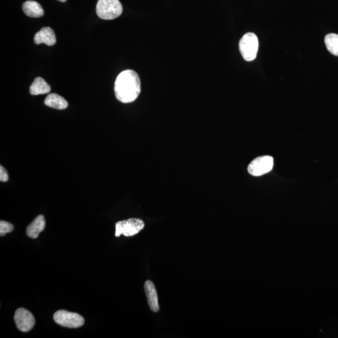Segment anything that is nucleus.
Masks as SVG:
<instances>
[{"mask_svg":"<svg viewBox=\"0 0 338 338\" xmlns=\"http://www.w3.org/2000/svg\"><path fill=\"white\" fill-rule=\"evenodd\" d=\"M117 99L124 103L134 102L140 95L141 84L136 71L127 70L117 77L114 86Z\"/></svg>","mask_w":338,"mask_h":338,"instance_id":"nucleus-1","label":"nucleus"},{"mask_svg":"<svg viewBox=\"0 0 338 338\" xmlns=\"http://www.w3.org/2000/svg\"><path fill=\"white\" fill-rule=\"evenodd\" d=\"M123 7L119 0H98L96 12L101 19L110 20L121 15Z\"/></svg>","mask_w":338,"mask_h":338,"instance_id":"nucleus-2","label":"nucleus"},{"mask_svg":"<svg viewBox=\"0 0 338 338\" xmlns=\"http://www.w3.org/2000/svg\"><path fill=\"white\" fill-rule=\"evenodd\" d=\"M239 47L245 60L252 62L255 60L259 50V41L256 34L251 32L245 34L239 41Z\"/></svg>","mask_w":338,"mask_h":338,"instance_id":"nucleus-3","label":"nucleus"},{"mask_svg":"<svg viewBox=\"0 0 338 338\" xmlns=\"http://www.w3.org/2000/svg\"><path fill=\"white\" fill-rule=\"evenodd\" d=\"M144 227V222L137 218L121 220L116 223V236L120 237L122 234L126 237L134 236L139 233Z\"/></svg>","mask_w":338,"mask_h":338,"instance_id":"nucleus-4","label":"nucleus"},{"mask_svg":"<svg viewBox=\"0 0 338 338\" xmlns=\"http://www.w3.org/2000/svg\"><path fill=\"white\" fill-rule=\"evenodd\" d=\"M53 319L59 325L68 328H78L85 323V319L81 315L66 310L57 311L53 315Z\"/></svg>","mask_w":338,"mask_h":338,"instance_id":"nucleus-5","label":"nucleus"},{"mask_svg":"<svg viewBox=\"0 0 338 338\" xmlns=\"http://www.w3.org/2000/svg\"><path fill=\"white\" fill-rule=\"evenodd\" d=\"M274 159L270 156H265L255 158L249 164L247 170L252 176L259 177L268 174L272 170Z\"/></svg>","mask_w":338,"mask_h":338,"instance_id":"nucleus-6","label":"nucleus"},{"mask_svg":"<svg viewBox=\"0 0 338 338\" xmlns=\"http://www.w3.org/2000/svg\"><path fill=\"white\" fill-rule=\"evenodd\" d=\"M14 320L17 328L24 332L31 331L35 325L33 315L25 308H21L15 311Z\"/></svg>","mask_w":338,"mask_h":338,"instance_id":"nucleus-7","label":"nucleus"},{"mask_svg":"<svg viewBox=\"0 0 338 338\" xmlns=\"http://www.w3.org/2000/svg\"><path fill=\"white\" fill-rule=\"evenodd\" d=\"M144 289L149 307L154 313L158 312L160 310L159 305L158 295L157 290L153 282L150 280L145 281Z\"/></svg>","mask_w":338,"mask_h":338,"instance_id":"nucleus-8","label":"nucleus"},{"mask_svg":"<svg viewBox=\"0 0 338 338\" xmlns=\"http://www.w3.org/2000/svg\"><path fill=\"white\" fill-rule=\"evenodd\" d=\"M34 42L36 45L45 44L48 46H53L57 42L54 31L50 27L42 28L34 35Z\"/></svg>","mask_w":338,"mask_h":338,"instance_id":"nucleus-9","label":"nucleus"},{"mask_svg":"<svg viewBox=\"0 0 338 338\" xmlns=\"http://www.w3.org/2000/svg\"><path fill=\"white\" fill-rule=\"evenodd\" d=\"M45 226H46V222H45L44 215H39L26 228V234L29 238L36 239L40 233L45 230Z\"/></svg>","mask_w":338,"mask_h":338,"instance_id":"nucleus-10","label":"nucleus"},{"mask_svg":"<svg viewBox=\"0 0 338 338\" xmlns=\"http://www.w3.org/2000/svg\"><path fill=\"white\" fill-rule=\"evenodd\" d=\"M22 9L25 15L29 17L40 18L44 15V11L41 5L34 1L24 3Z\"/></svg>","mask_w":338,"mask_h":338,"instance_id":"nucleus-11","label":"nucleus"},{"mask_svg":"<svg viewBox=\"0 0 338 338\" xmlns=\"http://www.w3.org/2000/svg\"><path fill=\"white\" fill-rule=\"evenodd\" d=\"M45 104L49 107L58 109V110H63L68 107V103L66 100L58 94H50L48 95L44 101Z\"/></svg>","mask_w":338,"mask_h":338,"instance_id":"nucleus-12","label":"nucleus"},{"mask_svg":"<svg viewBox=\"0 0 338 338\" xmlns=\"http://www.w3.org/2000/svg\"><path fill=\"white\" fill-rule=\"evenodd\" d=\"M51 91V87L41 77H37L31 84L30 92L32 95L49 94Z\"/></svg>","mask_w":338,"mask_h":338,"instance_id":"nucleus-13","label":"nucleus"},{"mask_svg":"<svg viewBox=\"0 0 338 338\" xmlns=\"http://www.w3.org/2000/svg\"><path fill=\"white\" fill-rule=\"evenodd\" d=\"M324 43L328 51L332 55L338 57V34L329 33L324 38Z\"/></svg>","mask_w":338,"mask_h":338,"instance_id":"nucleus-14","label":"nucleus"},{"mask_svg":"<svg viewBox=\"0 0 338 338\" xmlns=\"http://www.w3.org/2000/svg\"><path fill=\"white\" fill-rule=\"evenodd\" d=\"M14 230V226L10 222L1 220L0 221V236H4L7 234L12 233Z\"/></svg>","mask_w":338,"mask_h":338,"instance_id":"nucleus-15","label":"nucleus"},{"mask_svg":"<svg viewBox=\"0 0 338 338\" xmlns=\"http://www.w3.org/2000/svg\"><path fill=\"white\" fill-rule=\"evenodd\" d=\"M9 177L8 172L2 166H0V180L3 182H6L9 180Z\"/></svg>","mask_w":338,"mask_h":338,"instance_id":"nucleus-16","label":"nucleus"},{"mask_svg":"<svg viewBox=\"0 0 338 338\" xmlns=\"http://www.w3.org/2000/svg\"><path fill=\"white\" fill-rule=\"evenodd\" d=\"M58 1L61 2H65L66 0H58Z\"/></svg>","mask_w":338,"mask_h":338,"instance_id":"nucleus-17","label":"nucleus"}]
</instances>
